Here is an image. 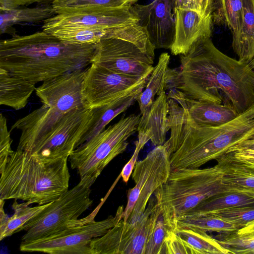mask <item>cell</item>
I'll list each match as a JSON object with an SVG mask.
<instances>
[{
  "mask_svg": "<svg viewBox=\"0 0 254 254\" xmlns=\"http://www.w3.org/2000/svg\"><path fill=\"white\" fill-rule=\"evenodd\" d=\"M181 66L168 68L165 90L190 99L224 104L241 114L254 104V70L219 51L208 39L180 55Z\"/></svg>",
  "mask_w": 254,
  "mask_h": 254,
  "instance_id": "obj_1",
  "label": "cell"
},
{
  "mask_svg": "<svg viewBox=\"0 0 254 254\" xmlns=\"http://www.w3.org/2000/svg\"><path fill=\"white\" fill-rule=\"evenodd\" d=\"M169 138L164 143L172 169L199 168L217 160L254 133V104L233 120L215 127L195 123L187 110L168 98Z\"/></svg>",
  "mask_w": 254,
  "mask_h": 254,
  "instance_id": "obj_2",
  "label": "cell"
},
{
  "mask_svg": "<svg viewBox=\"0 0 254 254\" xmlns=\"http://www.w3.org/2000/svg\"><path fill=\"white\" fill-rule=\"evenodd\" d=\"M96 44H71L43 30L0 41V68L35 84L91 64Z\"/></svg>",
  "mask_w": 254,
  "mask_h": 254,
  "instance_id": "obj_3",
  "label": "cell"
},
{
  "mask_svg": "<svg viewBox=\"0 0 254 254\" xmlns=\"http://www.w3.org/2000/svg\"><path fill=\"white\" fill-rule=\"evenodd\" d=\"M68 158L43 159L13 151L0 170V199H20L29 205L54 201L68 190Z\"/></svg>",
  "mask_w": 254,
  "mask_h": 254,
  "instance_id": "obj_4",
  "label": "cell"
},
{
  "mask_svg": "<svg viewBox=\"0 0 254 254\" xmlns=\"http://www.w3.org/2000/svg\"><path fill=\"white\" fill-rule=\"evenodd\" d=\"M232 192L217 164L210 168L172 169L167 182L154 193L165 224L174 229L175 220L204 200Z\"/></svg>",
  "mask_w": 254,
  "mask_h": 254,
  "instance_id": "obj_5",
  "label": "cell"
},
{
  "mask_svg": "<svg viewBox=\"0 0 254 254\" xmlns=\"http://www.w3.org/2000/svg\"><path fill=\"white\" fill-rule=\"evenodd\" d=\"M155 49L138 23L125 25L108 30L96 44L92 63L124 75L149 77Z\"/></svg>",
  "mask_w": 254,
  "mask_h": 254,
  "instance_id": "obj_6",
  "label": "cell"
},
{
  "mask_svg": "<svg viewBox=\"0 0 254 254\" xmlns=\"http://www.w3.org/2000/svg\"><path fill=\"white\" fill-rule=\"evenodd\" d=\"M141 115L123 114L118 122L76 148L68 158L70 167L76 169L80 179L96 178L115 157L126 150L128 138L137 131Z\"/></svg>",
  "mask_w": 254,
  "mask_h": 254,
  "instance_id": "obj_7",
  "label": "cell"
},
{
  "mask_svg": "<svg viewBox=\"0 0 254 254\" xmlns=\"http://www.w3.org/2000/svg\"><path fill=\"white\" fill-rule=\"evenodd\" d=\"M96 178L86 176L67 190L19 230L25 231L21 243L40 239L59 232L69 226L91 205V187Z\"/></svg>",
  "mask_w": 254,
  "mask_h": 254,
  "instance_id": "obj_8",
  "label": "cell"
},
{
  "mask_svg": "<svg viewBox=\"0 0 254 254\" xmlns=\"http://www.w3.org/2000/svg\"><path fill=\"white\" fill-rule=\"evenodd\" d=\"M125 208L120 206L114 215L95 221L91 217L70 222L67 228L49 236L27 243H21L20 250L26 252H42L51 254H92V241L104 235L124 216Z\"/></svg>",
  "mask_w": 254,
  "mask_h": 254,
  "instance_id": "obj_9",
  "label": "cell"
},
{
  "mask_svg": "<svg viewBox=\"0 0 254 254\" xmlns=\"http://www.w3.org/2000/svg\"><path fill=\"white\" fill-rule=\"evenodd\" d=\"M172 169L170 157L164 145L156 146L136 162L131 174L135 186L127 191L124 221L132 223L140 217L152 195L168 180Z\"/></svg>",
  "mask_w": 254,
  "mask_h": 254,
  "instance_id": "obj_10",
  "label": "cell"
},
{
  "mask_svg": "<svg viewBox=\"0 0 254 254\" xmlns=\"http://www.w3.org/2000/svg\"><path fill=\"white\" fill-rule=\"evenodd\" d=\"M161 215L152 196L137 221L129 223L122 219L104 235L94 239L90 244L92 254H145L149 235Z\"/></svg>",
  "mask_w": 254,
  "mask_h": 254,
  "instance_id": "obj_11",
  "label": "cell"
},
{
  "mask_svg": "<svg viewBox=\"0 0 254 254\" xmlns=\"http://www.w3.org/2000/svg\"><path fill=\"white\" fill-rule=\"evenodd\" d=\"M93 119L92 109L82 107L71 110L63 115L28 152L43 159L69 157L78 147Z\"/></svg>",
  "mask_w": 254,
  "mask_h": 254,
  "instance_id": "obj_12",
  "label": "cell"
},
{
  "mask_svg": "<svg viewBox=\"0 0 254 254\" xmlns=\"http://www.w3.org/2000/svg\"><path fill=\"white\" fill-rule=\"evenodd\" d=\"M149 77L134 78L92 63L87 68L82 94L86 107L93 109L140 93Z\"/></svg>",
  "mask_w": 254,
  "mask_h": 254,
  "instance_id": "obj_13",
  "label": "cell"
},
{
  "mask_svg": "<svg viewBox=\"0 0 254 254\" xmlns=\"http://www.w3.org/2000/svg\"><path fill=\"white\" fill-rule=\"evenodd\" d=\"M132 6L96 7L56 14L44 22L43 30L65 27H85L110 30L121 26L138 23Z\"/></svg>",
  "mask_w": 254,
  "mask_h": 254,
  "instance_id": "obj_14",
  "label": "cell"
},
{
  "mask_svg": "<svg viewBox=\"0 0 254 254\" xmlns=\"http://www.w3.org/2000/svg\"><path fill=\"white\" fill-rule=\"evenodd\" d=\"M87 68L66 72L43 82L36 88V95L43 104L62 114L75 108L86 107L82 89Z\"/></svg>",
  "mask_w": 254,
  "mask_h": 254,
  "instance_id": "obj_15",
  "label": "cell"
},
{
  "mask_svg": "<svg viewBox=\"0 0 254 254\" xmlns=\"http://www.w3.org/2000/svg\"><path fill=\"white\" fill-rule=\"evenodd\" d=\"M174 0H154L147 4L132 6L138 24L147 32L155 49H170L175 33Z\"/></svg>",
  "mask_w": 254,
  "mask_h": 254,
  "instance_id": "obj_16",
  "label": "cell"
},
{
  "mask_svg": "<svg viewBox=\"0 0 254 254\" xmlns=\"http://www.w3.org/2000/svg\"><path fill=\"white\" fill-rule=\"evenodd\" d=\"M175 33L170 50L174 56L186 55L194 47L211 38L212 15H202L193 9L174 7Z\"/></svg>",
  "mask_w": 254,
  "mask_h": 254,
  "instance_id": "obj_17",
  "label": "cell"
},
{
  "mask_svg": "<svg viewBox=\"0 0 254 254\" xmlns=\"http://www.w3.org/2000/svg\"><path fill=\"white\" fill-rule=\"evenodd\" d=\"M167 97L174 99L185 108L191 119L201 126H220L240 115L231 106L190 99L177 89L169 90Z\"/></svg>",
  "mask_w": 254,
  "mask_h": 254,
  "instance_id": "obj_18",
  "label": "cell"
},
{
  "mask_svg": "<svg viewBox=\"0 0 254 254\" xmlns=\"http://www.w3.org/2000/svg\"><path fill=\"white\" fill-rule=\"evenodd\" d=\"M168 113L167 97L164 91L157 97L150 109L140 117L137 131L150 130V141L155 146L163 145L165 142L169 130Z\"/></svg>",
  "mask_w": 254,
  "mask_h": 254,
  "instance_id": "obj_19",
  "label": "cell"
},
{
  "mask_svg": "<svg viewBox=\"0 0 254 254\" xmlns=\"http://www.w3.org/2000/svg\"><path fill=\"white\" fill-rule=\"evenodd\" d=\"M35 89V83L0 68V105L21 109Z\"/></svg>",
  "mask_w": 254,
  "mask_h": 254,
  "instance_id": "obj_20",
  "label": "cell"
},
{
  "mask_svg": "<svg viewBox=\"0 0 254 254\" xmlns=\"http://www.w3.org/2000/svg\"><path fill=\"white\" fill-rule=\"evenodd\" d=\"M232 34V46L239 61L249 64L254 58V0H244L242 22Z\"/></svg>",
  "mask_w": 254,
  "mask_h": 254,
  "instance_id": "obj_21",
  "label": "cell"
},
{
  "mask_svg": "<svg viewBox=\"0 0 254 254\" xmlns=\"http://www.w3.org/2000/svg\"><path fill=\"white\" fill-rule=\"evenodd\" d=\"M223 174V180L231 192L235 190H254V164L240 161L230 153L216 160Z\"/></svg>",
  "mask_w": 254,
  "mask_h": 254,
  "instance_id": "obj_22",
  "label": "cell"
},
{
  "mask_svg": "<svg viewBox=\"0 0 254 254\" xmlns=\"http://www.w3.org/2000/svg\"><path fill=\"white\" fill-rule=\"evenodd\" d=\"M51 202L31 207L26 202L18 203L15 199L12 204L14 213L11 217L4 210V200L0 199V240L18 232L27 222L38 215Z\"/></svg>",
  "mask_w": 254,
  "mask_h": 254,
  "instance_id": "obj_23",
  "label": "cell"
},
{
  "mask_svg": "<svg viewBox=\"0 0 254 254\" xmlns=\"http://www.w3.org/2000/svg\"><path fill=\"white\" fill-rule=\"evenodd\" d=\"M52 4H42L32 7H18L0 10V32L5 33L13 25L20 23H38L56 15Z\"/></svg>",
  "mask_w": 254,
  "mask_h": 254,
  "instance_id": "obj_24",
  "label": "cell"
},
{
  "mask_svg": "<svg viewBox=\"0 0 254 254\" xmlns=\"http://www.w3.org/2000/svg\"><path fill=\"white\" fill-rule=\"evenodd\" d=\"M140 93L123 98L108 105L92 109L93 113L92 124L80 140L78 146L104 130L112 120L134 103Z\"/></svg>",
  "mask_w": 254,
  "mask_h": 254,
  "instance_id": "obj_25",
  "label": "cell"
},
{
  "mask_svg": "<svg viewBox=\"0 0 254 254\" xmlns=\"http://www.w3.org/2000/svg\"><path fill=\"white\" fill-rule=\"evenodd\" d=\"M170 60V56L167 53H162L160 55L144 91L136 97V101L138 103L141 115L150 109L155 100V96H158L165 91L166 74Z\"/></svg>",
  "mask_w": 254,
  "mask_h": 254,
  "instance_id": "obj_26",
  "label": "cell"
},
{
  "mask_svg": "<svg viewBox=\"0 0 254 254\" xmlns=\"http://www.w3.org/2000/svg\"><path fill=\"white\" fill-rule=\"evenodd\" d=\"M173 230L190 245L194 254H231L206 232L189 227L175 228Z\"/></svg>",
  "mask_w": 254,
  "mask_h": 254,
  "instance_id": "obj_27",
  "label": "cell"
},
{
  "mask_svg": "<svg viewBox=\"0 0 254 254\" xmlns=\"http://www.w3.org/2000/svg\"><path fill=\"white\" fill-rule=\"evenodd\" d=\"M244 0H213L211 15L214 24L228 28L233 33L243 18Z\"/></svg>",
  "mask_w": 254,
  "mask_h": 254,
  "instance_id": "obj_28",
  "label": "cell"
},
{
  "mask_svg": "<svg viewBox=\"0 0 254 254\" xmlns=\"http://www.w3.org/2000/svg\"><path fill=\"white\" fill-rule=\"evenodd\" d=\"M252 205L254 197L240 192H228L204 200L185 214H209L233 207Z\"/></svg>",
  "mask_w": 254,
  "mask_h": 254,
  "instance_id": "obj_29",
  "label": "cell"
},
{
  "mask_svg": "<svg viewBox=\"0 0 254 254\" xmlns=\"http://www.w3.org/2000/svg\"><path fill=\"white\" fill-rule=\"evenodd\" d=\"M180 227L193 228L206 232L211 231L227 233L235 232L238 230L233 224L212 214H186L182 215L175 220L174 229Z\"/></svg>",
  "mask_w": 254,
  "mask_h": 254,
  "instance_id": "obj_30",
  "label": "cell"
},
{
  "mask_svg": "<svg viewBox=\"0 0 254 254\" xmlns=\"http://www.w3.org/2000/svg\"><path fill=\"white\" fill-rule=\"evenodd\" d=\"M108 30L85 27H65L53 29L46 32L65 42L82 45L97 44Z\"/></svg>",
  "mask_w": 254,
  "mask_h": 254,
  "instance_id": "obj_31",
  "label": "cell"
},
{
  "mask_svg": "<svg viewBox=\"0 0 254 254\" xmlns=\"http://www.w3.org/2000/svg\"><path fill=\"white\" fill-rule=\"evenodd\" d=\"M138 0H55L52 3L56 14L96 7L132 6Z\"/></svg>",
  "mask_w": 254,
  "mask_h": 254,
  "instance_id": "obj_32",
  "label": "cell"
},
{
  "mask_svg": "<svg viewBox=\"0 0 254 254\" xmlns=\"http://www.w3.org/2000/svg\"><path fill=\"white\" fill-rule=\"evenodd\" d=\"M209 214L233 224L239 230L254 220V205L233 207Z\"/></svg>",
  "mask_w": 254,
  "mask_h": 254,
  "instance_id": "obj_33",
  "label": "cell"
},
{
  "mask_svg": "<svg viewBox=\"0 0 254 254\" xmlns=\"http://www.w3.org/2000/svg\"><path fill=\"white\" fill-rule=\"evenodd\" d=\"M170 229L162 217L159 218L149 235L145 254H165V240Z\"/></svg>",
  "mask_w": 254,
  "mask_h": 254,
  "instance_id": "obj_34",
  "label": "cell"
},
{
  "mask_svg": "<svg viewBox=\"0 0 254 254\" xmlns=\"http://www.w3.org/2000/svg\"><path fill=\"white\" fill-rule=\"evenodd\" d=\"M218 242L231 254H254V237H239L235 232Z\"/></svg>",
  "mask_w": 254,
  "mask_h": 254,
  "instance_id": "obj_35",
  "label": "cell"
},
{
  "mask_svg": "<svg viewBox=\"0 0 254 254\" xmlns=\"http://www.w3.org/2000/svg\"><path fill=\"white\" fill-rule=\"evenodd\" d=\"M151 139V131H138V139L135 142V148L134 153L129 160L125 164L121 172V177L123 181L127 183L131 175L140 151L145 144Z\"/></svg>",
  "mask_w": 254,
  "mask_h": 254,
  "instance_id": "obj_36",
  "label": "cell"
},
{
  "mask_svg": "<svg viewBox=\"0 0 254 254\" xmlns=\"http://www.w3.org/2000/svg\"><path fill=\"white\" fill-rule=\"evenodd\" d=\"M165 254H194L190 245L171 229L165 238Z\"/></svg>",
  "mask_w": 254,
  "mask_h": 254,
  "instance_id": "obj_37",
  "label": "cell"
},
{
  "mask_svg": "<svg viewBox=\"0 0 254 254\" xmlns=\"http://www.w3.org/2000/svg\"><path fill=\"white\" fill-rule=\"evenodd\" d=\"M12 140L8 130L6 118L0 115V170L5 165L8 157L14 151L11 148Z\"/></svg>",
  "mask_w": 254,
  "mask_h": 254,
  "instance_id": "obj_38",
  "label": "cell"
},
{
  "mask_svg": "<svg viewBox=\"0 0 254 254\" xmlns=\"http://www.w3.org/2000/svg\"><path fill=\"white\" fill-rule=\"evenodd\" d=\"M55 0H0V10H5L28 6L37 3L52 4Z\"/></svg>",
  "mask_w": 254,
  "mask_h": 254,
  "instance_id": "obj_39",
  "label": "cell"
},
{
  "mask_svg": "<svg viewBox=\"0 0 254 254\" xmlns=\"http://www.w3.org/2000/svg\"><path fill=\"white\" fill-rule=\"evenodd\" d=\"M244 150H254V133L247 139L231 147L226 153Z\"/></svg>",
  "mask_w": 254,
  "mask_h": 254,
  "instance_id": "obj_40",
  "label": "cell"
},
{
  "mask_svg": "<svg viewBox=\"0 0 254 254\" xmlns=\"http://www.w3.org/2000/svg\"><path fill=\"white\" fill-rule=\"evenodd\" d=\"M229 153L237 160L254 164V150L239 151L229 152Z\"/></svg>",
  "mask_w": 254,
  "mask_h": 254,
  "instance_id": "obj_41",
  "label": "cell"
},
{
  "mask_svg": "<svg viewBox=\"0 0 254 254\" xmlns=\"http://www.w3.org/2000/svg\"><path fill=\"white\" fill-rule=\"evenodd\" d=\"M213 0H194L195 9L202 15L211 14Z\"/></svg>",
  "mask_w": 254,
  "mask_h": 254,
  "instance_id": "obj_42",
  "label": "cell"
},
{
  "mask_svg": "<svg viewBox=\"0 0 254 254\" xmlns=\"http://www.w3.org/2000/svg\"><path fill=\"white\" fill-rule=\"evenodd\" d=\"M235 234L239 237H254V220L247 224L245 227L238 230Z\"/></svg>",
  "mask_w": 254,
  "mask_h": 254,
  "instance_id": "obj_43",
  "label": "cell"
},
{
  "mask_svg": "<svg viewBox=\"0 0 254 254\" xmlns=\"http://www.w3.org/2000/svg\"><path fill=\"white\" fill-rule=\"evenodd\" d=\"M175 7L196 10L194 0H174Z\"/></svg>",
  "mask_w": 254,
  "mask_h": 254,
  "instance_id": "obj_44",
  "label": "cell"
},
{
  "mask_svg": "<svg viewBox=\"0 0 254 254\" xmlns=\"http://www.w3.org/2000/svg\"><path fill=\"white\" fill-rule=\"evenodd\" d=\"M233 192H240L246 194L254 198V190L252 189H239L233 190Z\"/></svg>",
  "mask_w": 254,
  "mask_h": 254,
  "instance_id": "obj_45",
  "label": "cell"
},
{
  "mask_svg": "<svg viewBox=\"0 0 254 254\" xmlns=\"http://www.w3.org/2000/svg\"><path fill=\"white\" fill-rule=\"evenodd\" d=\"M251 66L253 68L254 70V58L253 60L249 63Z\"/></svg>",
  "mask_w": 254,
  "mask_h": 254,
  "instance_id": "obj_46",
  "label": "cell"
}]
</instances>
